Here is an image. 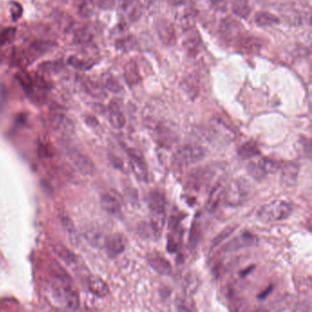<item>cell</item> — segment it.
<instances>
[{
	"mask_svg": "<svg viewBox=\"0 0 312 312\" xmlns=\"http://www.w3.org/2000/svg\"><path fill=\"white\" fill-rule=\"evenodd\" d=\"M204 148L198 145L187 144L179 147L172 156V166L177 170H182L202 161L204 158Z\"/></svg>",
	"mask_w": 312,
	"mask_h": 312,
	"instance_id": "1",
	"label": "cell"
},
{
	"mask_svg": "<svg viewBox=\"0 0 312 312\" xmlns=\"http://www.w3.org/2000/svg\"><path fill=\"white\" fill-rule=\"evenodd\" d=\"M292 213V206L282 200H277L265 204L257 212V217L262 222H279L289 217Z\"/></svg>",
	"mask_w": 312,
	"mask_h": 312,
	"instance_id": "2",
	"label": "cell"
},
{
	"mask_svg": "<svg viewBox=\"0 0 312 312\" xmlns=\"http://www.w3.org/2000/svg\"><path fill=\"white\" fill-rule=\"evenodd\" d=\"M281 164L266 158L252 159L248 164V172L255 180H263L266 176L273 174L280 169Z\"/></svg>",
	"mask_w": 312,
	"mask_h": 312,
	"instance_id": "3",
	"label": "cell"
},
{
	"mask_svg": "<svg viewBox=\"0 0 312 312\" xmlns=\"http://www.w3.org/2000/svg\"><path fill=\"white\" fill-rule=\"evenodd\" d=\"M248 194V187L246 181L242 180H232L225 187L223 202L229 206H237L242 204Z\"/></svg>",
	"mask_w": 312,
	"mask_h": 312,
	"instance_id": "4",
	"label": "cell"
},
{
	"mask_svg": "<svg viewBox=\"0 0 312 312\" xmlns=\"http://www.w3.org/2000/svg\"><path fill=\"white\" fill-rule=\"evenodd\" d=\"M156 29L159 38L164 45H175L177 42L175 26L170 20L167 19H159L156 22Z\"/></svg>",
	"mask_w": 312,
	"mask_h": 312,
	"instance_id": "5",
	"label": "cell"
},
{
	"mask_svg": "<svg viewBox=\"0 0 312 312\" xmlns=\"http://www.w3.org/2000/svg\"><path fill=\"white\" fill-rule=\"evenodd\" d=\"M257 243L258 239L255 235L249 232H243L239 237L233 238L232 240L225 244L222 247V251L224 253H232L242 250L246 247L255 246Z\"/></svg>",
	"mask_w": 312,
	"mask_h": 312,
	"instance_id": "6",
	"label": "cell"
},
{
	"mask_svg": "<svg viewBox=\"0 0 312 312\" xmlns=\"http://www.w3.org/2000/svg\"><path fill=\"white\" fill-rule=\"evenodd\" d=\"M128 153L133 173L139 181L146 182L148 179V173L146 162L144 161L141 154L135 149H129Z\"/></svg>",
	"mask_w": 312,
	"mask_h": 312,
	"instance_id": "7",
	"label": "cell"
},
{
	"mask_svg": "<svg viewBox=\"0 0 312 312\" xmlns=\"http://www.w3.org/2000/svg\"><path fill=\"white\" fill-rule=\"evenodd\" d=\"M182 46L188 56L196 57L198 55L202 46V41L196 28H191L184 30Z\"/></svg>",
	"mask_w": 312,
	"mask_h": 312,
	"instance_id": "8",
	"label": "cell"
},
{
	"mask_svg": "<svg viewBox=\"0 0 312 312\" xmlns=\"http://www.w3.org/2000/svg\"><path fill=\"white\" fill-rule=\"evenodd\" d=\"M200 76L197 72H189L180 81V88L183 91L185 95H188L189 98L194 99L197 97L200 91Z\"/></svg>",
	"mask_w": 312,
	"mask_h": 312,
	"instance_id": "9",
	"label": "cell"
},
{
	"mask_svg": "<svg viewBox=\"0 0 312 312\" xmlns=\"http://www.w3.org/2000/svg\"><path fill=\"white\" fill-rule=\"evenodd\" d=\"M220 30L222 34V37L227 38L228 41H237L243 37L242 35V26L236 19L227 18L222 20Z\"/></svg>",
	"mask_w": 312,
	"mask_h": 312,
	"instance_id": "10",
	"label": "cell"
},
{
	"mask_svg": "<svg viewBox=\"0 0 312 312\" xmlns=\"http://www.w3.org/2000/svg\"><path fill=\"white\" fill-rule=\"evenodd\" d=\"M147 260L148 265H150L152 269L155 270L157 273L162 276H170L171 274V265L170 262L160 253H149L147 255Z\"/></svg>",
	"mask_w": 312,
	"mask_h": 312,
	"instance_id": "11",
	"label": "cell"
},
{
	"mask_svg": "<svg viewBox=\"0 0 312 312\" xmlns=\"http://www.w3.org/2000/svg\"><path fill=\"white\" fill-rule=\"evenodd\" d=\"M224 190L225 186L222 184V182H219L213 187L209 195L208 200L206 202V210L210 213H213L216 211V209L219 207V205L222 204L224 199Z\"/></svg>",
	"mask_w": 312,
	"mask_h": 312,
	"instance_id": "12",
	"label": "cell"
},
{
	"mask_svg": "<svg viewBox=\"0 0 312 312\" xmlns=\"http://www.w3.org/2000/svg\"><path fill=\"white\" fill-rule=\"evenodd\" d=\"M126 248V242L121 235H113L105 240V249L111 257L122 254Z\"/></svg>",
	"mask_w": 312,
	"mask_h": 312,
	"instance_id": "13",
	"label": "cell"
},
{
	"mask_svg": "<svg viewBox=\"0 0 312 312\" xmlns=\"http://www.w3.org/2000/svg\"><path fill=\"white\" fill-rule=\"evenodd\" d=\"M211 128L214 135L221 137L223 140L232 141L236 138L235 132L220 119H213L211 123Z\"/></svg>",
	"mask_w": 312,
	"mask_h": 312,
	"instance_id": "14",
	"label": "cell"
},
{
	"mask_svg": "<svg viewBox=\"0 0 312 312\" xmlns=\"http://www.w3.org/2000/svg\"><path fill=\"white\" fill-rule=\"evenodd\" d=\"M88 288L92 294L98 298H104L109 293L108 286L103 279L92 276L88 279Z\"/></svg>",
	"mask_w": 312,
	"mask_h": 312,
	"instance_id": "15",
	"label": "cell"
},
{
	"mask_svg": "<svg viewBox=\"0 0 312 312\" xmlns=\"http://www.w3.org/2000/svg\"><path fill=\"white\" fill-rule=\"evenodd\" d=\"M147 202L150 212H159L166 210L165 196L159 190H153L148 194Z\"/></svg>",
	"mask_w": 312,
	"mask_h": 312,
	"instance_id": "16",
	"label": "cell"
},
{
	"mask_svg": "<svg viewBox=\"0 0 312 312\" xmlns=\"http://www.w3.org/2000/svg\"><path fill=\"white\" fill-rule=\"evenodd\" d=\"M166 222L165 211H159V212H150V228L154 232L155 237H161V232Z\"/></svg>",
	"mask_w": 312,
	"mask_h": 312,
	"instance_id": "17",
	"label": "cell"
},
{
	"mask_svg": "<svg viewBox=\"0 0 312 312\" xmlns=\"http://www.w3.org/2000/svg\"><path fill=\"white\" fill-rule=\"evenodd\" d=\"M103 208L111 214H119L121 212V204L119 200L110 194H104L101 199Z\"/></svg>",
	"mask_w": 312,
	"mask_h": 312,
	"instance_id": "18",
	"label": "cell"
},
{
	"mask_svg": "<svg viewBox=\"0 0 312 312\" xmlns=\"http://www.w3.org/2000/svg\"><path fill=\"white\" fill-rule=\"evenodd\" d=\"M109 122L115 129H122L126 125V119L118 105L112 104L109 113Z\"/></svg>",
	"mask_w": 312,
	"mask_h": 312,
	"instance_id": "19",
	"label": "cell"
},
{
	"mask_svg": "<svg viewBox=\"0 0 312 312\" xmlns=\"http://www.w3.org/2000/svg\"><path fill=\"white\" fill-rule=\"evenodd\" d=\"M195 17V11L191 9H187L177 16L178 24L180 28L183 29V31L189 28H194Z\"/></svg>",
	"mask_w": 312,
	"mask_h": 312,
	"instance_id": "20",
	"label": "cell"
},
{
	"mask_svg": "<svg viewBox=\"0 0 312 312\" xmlns=\"http://www.w3.org/2000/svg\"><path fill=\"white\" fill-rule=\"evenodd\" d=\"M72 159H73V162H74L76 167L81 171L85 172V174H92L94 172L95 167L88 158H86V157L82 155V154H79V153L76 154L74 152L73 155H72Z\"/></svg>",
	"mask_w": 312,
	"mask_h": 312,
	"instance_id": "21",
	"label": "cell"
},
{
	"mask_svg": "<svg viewBox=\"0 0 312 312\" xmlns=\"http://www.w3.org/2000/svg\"><path fill=\"white\" fill-rule=\"evenodd\" d=\"M125 11L128 18L135 21L139 19L142 14V3L139 0H127L125 4Z\"/></svg>",
	"mask_w": 312,
	"mask_h": 312,
	"instance_id": "22",
	"label": "cell"
},
{
	"mask_svg": "<svg viewBox=\"0 0 312 312\" xmlns=\"http://www.w3.org/2000/svg\"><path fill=\"white\" fill-rule=\"evenodd\" d=\"M259 148L254 142H247L238 148V155L244 160H252L259 156Z\"/></svg>",
	"mask_w": 312,
	"mask_h": 312,
	"instance_id": "23",
	"label": "cell"
},
{
	"mask_svg": "<svg viewBox=\"0 0 312 312\" xmlns=\"http://www.w3.org/2000/svg\"><path fill=\"white\" fill-rule=\"evenodd\" d=\"M232 12L235 14L246 19L251 13V7L249 0H231Z\"/></svg>",
	"mask_w": 312,
	"mask_h": 312,
	"instance_id": "24",
	"label": "cell"
},
{
	"mask_svg": "<svg viewBox=\"0 0 312 312\" xmlns=\"http://www.w3.org/2000/svg\"><path fill=\"white\" fill-rule=\"evenodd\" d=\"M125 79L130 86L137 85L140 80L137 64L134 61L128 62L125 67Z\"/></svg>",
	"mask_w": 312,
	"mask_h": 312,
	"instance_id": "25",
	"label": "cell"
},
{
	"mask_svg": "<svg viewBox=\"0 0 312 312\" xmlns=\"http://www.w3.org/2000/svg\"><path fill=\"white\" fill-rule=\"evenodd\" d=\"M255 23L261 27H267L279 22V19L268 12H258L255 16Z\"/></svg>",
	"mask_w": 312,
	"mask_h": 312,
	"instance_id": "26",
	"label": "cell"
},
{
	"mask_svg": "<svg viewBox=\"0 0 312 312\" xmlns=\"http://www.w3.org/2000/svg\"><path fill=\"white\" fill-rule=\"evenodd\" d=\"M180 241L181 236L180 231H178V228L171 230L168 239V250L170 252H176L180 247Z\"/></svg>",
	"mask_w": 312,
	"mask_h": 312,
	"instance_id": "27",
	"label": "cell"
},
{
	"mask_svg": "<svg viewBox=\"0 0 312 312\" xmlns=\"http://www.w3.org/2000/svg\"><path fill=\"white\" fill-rule=\"evenodd\" d=\"M237 228V225H229V226L225 227V228L222 230V232L218 235L217 237H215L213 238L212 245H211L212 249L219 246L222 242L224 241V240L226 239L227 237H230L232 232L236 231Z\"/></svg>",
	"mask_w": 312,
	"mask_h": 312,
	"instance_id": "28",
	"label": "cell"
},
{
	"mask_svg": "<svg viewBox=\"0 0 312 312\" xmlns=\"http://www.w3.org/2000/svg\"><path fill=\"white\" fill-rule=\"evenodd\" d=\"M52 125L54 128L62 130V131H67V132L72 128L71 122L66 118L62 116V115H56L52 120Z\"/></svg>",
	"mask_w": 312,
	"mask_h": 312,
	"instance_id": "29",
	"label": "cell"
},
{
	"mask_svg": "<svg viewBox=\"0 0 312 312\" xmlns=\"http://www.w3.org/2000/svg\"><path fill=\"white\" fill-rule=\"evenodd\" d=\"M281 169H283L284 179L288 180L287 181H290V180H294L297 177L298 170L297 167L294 164H288V165H281Z\"/></svg>",
	"mask_w": 312,
	"mask_h": 312,
	"instance_id": "30",
	"label": "cell"
},
{
	"mask_svg": "<svg viewBox=\"0 0 312 312\" xmlns=\"http://www.w3.org/2000/svg\"><path fill=\"white\" fill-rule=\"evenodd\" d=\"M16 34V28H8L0 32V46L13 41Z\"/></svg>",
	"mask_w": 312,
	"mask_h": 312,
	"instance_id": "31",
	"label": "cell"
},
{
	"mask_svg": "<svg viewBox=\"0 0 312 312\" xmlns=\"http://www.w3.org/2000/svg\"><path fill=\"white\" fill-rule=\"evenodd\" d=\"M104 83H105V86L108 88L109 90L112 91L113 93H119L122 89V87H121V85H119V82L113 78L112 76L106 77Z\"/></svg>",
	"mask_w": 312,
	"mask_h": 312,
	"instance_id": "32",
	"label": "cell"
},
{
	"mask_svg": "<svg viewBox=\"0 0 312 312\" xmlns=\"http://www.w3.org/2000/svg\"><path fill=\"white\" fill-rule=\"evenodd\" d=\"M134 38L132 37H127L123 40H120L119 42H118V46L119 49L124 50V51H128V50H131L134 47Z\"/></svg>",
	"mask_w": 312,
	"mask_h": 312,
	"instance_id": "33",
	"label": "cell"
},
{
	"mask_svg": "<svg viewBox=\"0 0 312 312\" xmlns=\"http://www.w3.org/2000/svg\"><path fill=\"white\" fill-rule=\"evenodd\" d=\"M199 240V228L198 223L195 222L193 223V226L191 229V232H190V237H189V243H190V246L191 247L197 245V242Z\"/></svg>",
	"mask_w": 312,
	"mask_h": 312,
	"instance_id": "34",
	"label": "cell"
},
{
	"mask_svg": "<svg viewBox=\"0 0 312 312\" xmlns=\"http://www.w3.org/2000/svg\"><path fill=\"white\" fill-rule=\"evenodd\" d=\"M213 9L218 11H225L227 8V0H210Z\"/></svg>",
	"mask_w": 312,
	"mask_h": 312,
	"instance_id": "35",
	"label": "cell"
},
{
	"mask_svg": "<svg viewBox=\"0 0 312 312\" xmlns=\"http://www.w3.org/2000/svg\"><path fill=\"white\" fill-rule=\"evenodd\" d=\"M95 2L103 10H109L113 6V0H95Z\"/></svg>",
	"mask_w": 312,
	"mask_h": 312,
	"instance_id": "36",
	"label": "cell"
},
{
	"mask_svg": "<svg viewBox=\"0 0 312 312\" xmlns=\"http://www.w3.org/2000/svg\"><path fill=\"white\" fill-rule=\"evenodd\" d=\"M169 2L173 6H180L185 4L186 0H169Z\"/></svg>",
	"mask_w": 312,
	"mask_h": 312,
	"instance_id": "37",
	"label": "cell"
}]
</instances>
